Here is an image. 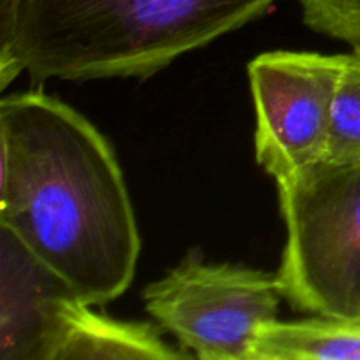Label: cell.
Masks as SVG:
<instances>
[{
    "instance_id": "1",
    "label": "cell",
    "mask_w": 360,
    "mask_h": 360,
    "mask_svg": "<svg viewBox=\"0 0 360 360\" xmlns=\"http://www.w3.org/2000/svg\"><path fill=\"white\" fill-rule=\"evenodd\" d=\"M0 227L88 304L115 301L136 276L141 236L118 158L44 91L0 101Z\"/></svg>"
},
{
    "instance_id": "2",
    "label": "cell",
    "mask_w": 360,
    "mask_h": 360,
    "mask_svg": "<svg viewBox=\"0 0 360 360\" xmlns=\"http://www.w3.org/2000/svg\"><path fill=\"white\" fill-rule=\"evenodd\" d=\"M276 0H18L0 20V90L48 79H146L259 20Z\"/></svg>"
},
{
    "instance_id": "3",
    "label": "cell",
    "mask_w": 360,
    "mask_h": 360,
    "mask_svg": "<svg viewBox=\"0 0 360 360\" xmlns=\"http://www.w3.org/2000/svg\"><path fill=\"white\" fill-rule=\"evenodd\" d=\"M276 186L281 297L297 311L360 320V165L323 160Z\"/></svg>"
},
{
    "instance_id": "4",
    "label": "cell",
    "mask_w": 360,
    "mask_h": 360,
    "mask_svg": "<svg viewBox=\"0 0 360 360\" xmlns=\"http://www.w3.org/2000/svg\"><path fill=\"white\" fill-rule=\"evenodd\" d=\"M276 273L211 264L192 250L143 292L148 315L202 360H250L260 323L278 319Z\"/></svg>"
},
{
    "instance_id": "5",
    "label": "cell",
    "mask_w": 360,
    "mask_h": 360,
    "mask_svg": "<svg viewBox=\"0 0 360 360\" xmlns=\"http://www.w3.org/2000/svg\"><path fill=\"white\" fill-rule=\"evenodd\" d=\"M341 55L267 51L248 63L257 164L281 181L323 162Z\"/></svg>"
},
{
    "instance_id": "6",
    "label": "cell",
    "mask_w": 360,
    "mask_h": 360,
    "mask_svg": "<svg viewBox=\"0 0 360 360\" xmlns=\"http://www.w3.org/2000/svg\"><path fill=\"white\" fill-rule=\"evenodd\" d=\"M69 288L0 227V360H44L56 306Z\"/></svg>"
},
{
    "instance_id": "7",
    "label": "cell",
    "mask_w": 360,
    "mask_h": 360,
    "mask_svg": "<svg viewBox=\"0 0 360 360\" xmlns=\"http://www.w3.org/2000/svg\"><path fill=\"white\" fill-rule=\"evenodd\" d=\"M183 348L162 340V327L111 319L94 309L72 288L60 297L46 343L44 360H176Z\"/></svg>"
},
{
    "instance_id": "8",
    "label": "cell",
    "mask_w": 360,
    "mask_h": 360,
    "mask_svg": "<svg viewBox=\"0 0 360 360\" xmlns=\"http://www.w3.org/2000/svg\"><path fill=\"white\" fill-rule=\"evenodd\" d=\"M250 360H360V320L319 316L260 323Z\"/></svg>"
},
{
    "instance_id": "9",
    "label": "cell",
    "mask_w": 360,
    "mask_h": 360,
    "mask_svg": "<svg viewBox=\"0 0 360 360\" xmlns=\"http://www.w3.org/2000/svg\"><path fill=\"white\" fill-rule=\"evenodd\" d=\"M323 160L336 165H360V46L341 55V76Z\"/></svg>"
},
{
    "instance_id": "10",
    "label": "cell",
    "mask_w": 360,
    "mask_h": 360,
    "mask_svg": "<svg viewBox=\"0 0 360 360\" xmlns=\"http://www.w3.org/2000/svg\"><path fill=\"white\" fill-rule=\"evenodd\" d=\"M302 21L316 34L360 46V0H297Z\"/></svg>"
},
{
    "instance_id": "11",
    "label": "cell",
    "mask_w": 360,
    "mask_h": 360,
    "mask_svg": "<svg viewBox=\"0 0 360 360\" xmlns=\"http://www.w3.org/2000/svg\"><path fill=\"white\" fill-rule=\"evenodd\" d=\"M16 2L18 0H0V20H4V18H7L13 13Z\"/></svg>"
}]
</instances>
